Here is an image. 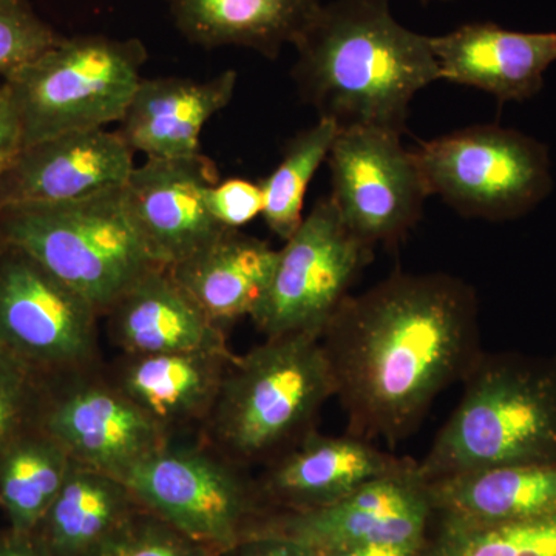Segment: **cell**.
Returning a JSON list of instances; mask_svg holds the SVG:
<instances>
[{
    "label": "cell",
    "instance_id": "obj_14",
    "mask_svg": "<svg viewBox=\"0 0 556 556\" xmlns=\"http://www.w3.org/2000/svg\"><path fill=\"white\" fill-rule=\"evenodd\" d=\"M218 182L204 155L148 159L124 185L131 217L164 268L185 262L225 232L208 212L206 193Z\"/></svg>",
    "mask_w": 556,
    "mask_h": 556
},
{
    "label": "cell",
    "instance_id": "obj_9",
    "mask_svg": "<svg viewBox=\"0 0 556 556\" xmlns=\"http://www.w3.org/2000/svg\"><path fill=\"white\" fill-rule=\"evenodd\" d=\"M100 313L22 249L0 252V348L40 378L101 367Z\"/></svg>",
    "mask_w": 556,
    "mask_h": 556
},
{
    "label": "cell",
    "instance_id": "obj_15",
    "mask_svg": "<svg viewBox=\"0 0 556 556\" xmlns=\"http://www.w3.org/2000/svg\"><path fill=\"white\" fill-rule=\"evenodd\" d=\"M134 150L119 131H68L20 149L0 174V203H61L124 188Z\"/></svg>",
    "mask_w": 556,
    "mask_h": 556
},
{
    "label": "cell",
    "instance_id": "obj_20",
    "mask_svg": "<svg viewBox=\"0 0 556 556\" xmlns=\"http://www.w3.org/2000/svg\"><path fill=\"white\" fill-rule=\"evenodd\" d=\"M105 317L123 354L229 351L226 328L203 313L167 268L142 277Z\"/></svg>",
    "mask_w": 556,
    "mask_h": 556
},
{
    "label": "cell",
    "instance_id": "obj_36",
    "mask_svg": "<svg viewBox=\"0 0 556 556\" xmlns=\"http://www.w3.org/2000/svg\"><path fill=\"white\" fill-rule=\"evenodd\" d=\"M2 203H0V214H2ZM3 244H5V241L2 239V233H0V252H2Z\"/></svg>",
    "mask_w": 556,
    "mask_h": 556
},
{
    "label": "cell",
    "instance_id": "obj_26",
    "mask_svg": "<svg viewBox=\"0 0 556 556\" xmlns=\"http://www.w3.org/2000/svg\"><path fill=\"white\" fill-rule=\"evenodd\" d=\"M339 130L332 121L318 118L313 127L289 139L280 163L262 182V215L278 239L287 241L302 225L306 190L328 159Z\"/></svg>",
    "mask_w": 556,
    "mask_h": 556
},
{
    "label": "cell",
    "instance_id": "obj_17",
    "mask_svg": "<svg viewBox=\"0 0 556 556\" xmlns=\"http://www.w3.org/2000/svg\"><path fill=\"white\" fill-rule=\"evenodd\" d=\"M236 354L232 351L123 354L112 382L155 424L169 442L201 434Z\"/></svg>",
    "mask_w": 556,
    "mask_h": 556
},
{
    "label": "cell",
    "instance_id": "obj_27",
    "mask_svg": "<svg viewBox=\"0 0 556 556\" xmlns=\"http://www.w3.org/2000/svg\"><path fill=\"white\" fill-rule=\"evenodd\" d=\"M420 556H556V514L497 525L441 519Z\"/></svg>",
    "mask_w": 556,
    "mask_h": 556
},
{
    "label": "cell",
    "instance_id": "obj_31",
    "mask_svg": "<svg viewBox=\"0 0 556 556\" xmlns=\"http://www.w3.org/2000/svg\"><path fill=\"white\" fill-rule=\"evenodd\" d=\"M212 217L225 229H240L263 212L262 185L249 179L230 178L215 182L206 193Z\"/></svg>",
    "mask_w": 556,
    "mask_h": 556
},
{
    "label": "cell",
    "instance_id": "obj_25",
    "mask_svg": "<svg viewBox=\"0 0 556 556\" xmlns=\"http://www.w3.org/2000/svg\"><path fill=\"white\" fill-rule=\"evenodd\" d=\"M73 460L39 427L0 453V507L16 533H35L56 500Z\"/></svg>",
    "mask_w": 556,
    "mask_h": 556
},
{
    "label": "cell",
    "instance_id": "obj_35",
    "mask_svg": "<svg viewBox=\"0 0 556 556\" xmlns=\"http://www.w3.org/2000/svg\"><path fill=\"white\" fill-rule=\"evenodd\" d=\"M0 556H50L36 533H16L10 530L0 536Z\"/></svg>",
    "mask_w": 556,
    "mask_h": 556
},
{
    "label": "cell",
    "instance_id": "obj_23",
    "mask_svg": "<svg viewBox=\"0 0 556 556\" xmlns=\"http://www.w3.org/2000/svg\"><path fill=\"white\" fill-rule=\"evenodd\" d=\"M318 0H170L181 35L204 49L236 46L276 60L316 16Z\"/></svg>",
    "mask_w": 556,
    "mask_h": 556
},
{
    "label": "cell",
    "instance_id": "obj_29",
    "mask_svg": "<svg viewBox=\"0 0 556 556\" xmlns=\"http://www.w3.org/2000/svg\"><path fill=\"white\" fill-rule=\"evenodd\" d=\"M46 379L0 348V453L38 427Z\"/></svg>",
    "mask_w": 556,
    "mask_h": 556
},
{
    "label": "cell",
    "instance_id": "obj_6",
    "mask_svg": "<svg viewBox=\"0 0 556 556\" xmlns=\"http://www.w3.org/2000/svg\"><path fill=\"white\" fill-rule=\"evenodd\" d=\"M148 50L138 39L62 38L38 60L7 76L21 149L68 131L119 123L141 80Z\"/></svg>",
    "mask_w": 556,
    "mask_h": 556
},
{
    "label": "cell",
    "instance_id": "obj_13",
    "mask_svg": "<svg viewBox=\"0 0 556 556\" xmlns=\"http://www.w3.org/2000/svg\"><path fill=\"white\" fill-rule=\"evenodd\" d=\"M433 515L427 482L416 466L376 479L329 506L262 519L254 532L280 533L321 555L358 544L426 540Z\"/></svg>",
    "mask_w": 556,
    "mask_h": 556
},
{
    "label": "cell",
    "instance_id": "obj_18",
    "mask_svg": "<svg viewBox=\"0 0 556 556\" xmlns=\"http://www.w3.org/2000/svg\"><path fill=\"white\" fill-rule=\"evenodd\" d=\"M428 39L441 79L484 90L501 102L535 97L556 62V31H511L477 22Z\"/></svg>",
    "mask_w": 556,
    "mask_h": 556
},
{
    "label": "cell",
    "instance_id": "obj_33",
    "mask_svg": "<svg viewBox=\"0 0 556 556\" xmlns=\"http://www.w3.org/2000/svg\"><path fill=\"white\" fill-rule=\"evenodd\" d=\"M21 149V130L16 110L7 87L0 86V174Z\"/></svg>",
    "mask_w": 556,
    "mask_h": 556
},
{
    "label": "cell",
    "instance_id": "obj_11",
    "mask_svg": "<svg viewBox=\"0 0 556 556\" xmlns=\"http://www.w3.org/2000/svg\"><path fill=\"white\" fill-rule=\"evenodd\" d=\"M401 137L354 127L339 130L329 150V199L348 230L372 249L404 239L430 195L415 153Z\"/></svg>",
    "mask_w": 556,
    "mask_h": 556
},
{
    "label": "cell",
    "instance_id": "obj_24",
    "mask_svg": "<svg viewBox=\"0 0 556 556\" xmlns=\"http://www.w3.org/2000/svg\"><path fill=\"white\" fill-rule=\"evenodd\" d=\"M139 508L126 482L73 463L35 533L50 556H89Z\"/></svg>",
    "mask_w": 556,
    "mask_h": 556
},
{
    "label": "cell",
    "instance_id": "obj_21",
    "mask_svg": "<svg viewBox=\"0 0 556 556\" xmlns=\"http://www.w3.org/2000/svg\"><path fill=\"white\" fill-rule=\"evenodd\" d=\"M278 260L266 241L228 229L185 262L167 268L211 320L226 328L252 317L265 299Z\"/></svg>",
    "mask_w": 556,
    "mask_h": 556
},
{
    "label": "cell",
    "instance_id": "obj_16",
    "mask_svg": "<svg viewBox=\"0 0 556 556\" xmlns=\"http://www.w3.org/2000/svg\"><path fill=\"white\" fill-rule=\"evenodd\" d=\"M416 466V460L383 452L367 439L324 437L316 430L265 466L257 485L263 501L287 511L311 510Z\"/></svg>",
    "mask_w": 556,
    "mask_h": 556
},
{
    "label": "cell",
    "instance_id": "obj_5",
    "mask_svg": "<svg viewBox=\"0 0 556 556\" xmlns=\"http://www.w3.org/2000/svg\"><path fill=\"white\" fill-rule=\"evenodd\" d=\"M0 233L89 300L101 317L142 277L164 268L131 217L123 188L61 203L9 204Z\"/></svg>",
    "mask_w": 556,
    "mask_h": 556
},
{
    "label": "cell",
    "instance_id": "obj_34",
    "mask_svg": "<svg viewBox=\"0 0 556 556\" xmlns=\"http://www.w3.org/2000/svg\"><path fill=\"white\" fill-rule=\"evenodd\" d=\"M426 540L387 541V543L358 544V546L338 548L320 556H420Z\"/></svg>",
    "mask_w": 556,
    "mask_h": 556
},
{
    "label": "cell",
    "instance_id": "obj_28",
    "mask_svg": "<svg viewBox=\"0 0 556 556\" xmlns=\"http://www.w3.org/2000/svg\"><path fill=\"white\" fill-rule=\"evenodd\" d=\"M89 556H217L146 510L135 511L91 551Z\"/></svg>",
    "mask_w": 556,
    "mask_h": 556
},
{
    "label": "cell",
    "instance_id": "obj_22",
    "mask_svg": "<svg viewBox=\"0 0 556 556\" xmlns=\"http://www.w3.org/2000/svg\"><path fill=\"white\" fill-rule=\"evenodd\" d=\"M427 485L444 521L497 525L556 514V460L485 468Z\"/></svg>",
    "mask_w": 556,
    "mask_h": 556
},
{
    "label": "cell",
    "instance_id": "obj_8",
    "mask_svg": "<svg viewBox=\"0 0 556 556\" xmlns=\"http://www.w3.org/2000/svg\"><path fill=\"white\" fill-rule=\"evenodd\" d=\"M413 153L430 195L464 217H522L554 186L547 146L492 124L420 142Z\"/></svg>",
    "mask_w": 556,
    "mask_h": 556
},
{
    "label": "cell",
    "instance_id": "obj_32",
    "mask_svg": "<svg viewBox=\"0 0 556 556\" xmlns=\"http://www.w3.org/2000/svg\"><path fill=\"white\" fill-rule=\"evenodd\" d=\"M228 556H320L313 547L274 532H254L226 554Z\"/></svg>",
    "mask_w": 556,
    "mask_h": 556
},
{
    "label": "cell",
    "instance_id": "obj_10",
    "mask_svg": "<svg viewBox=\"0 0 556 556\" xmlns=\"http://www.w3.org/2000/svg\"><path fill=\"white\" fill-rule=\"evenodd\" d=\"M375 249L354 237L329 197L317 200L278 260L265 299L251 320L265 338L321 336Z\"/></svg>",
    "mask_w": 556,
    "mask_h": 556
},
{
    "label": "cell",
    "instance_id": "obj_1",
    "mask_svg": "<svg viewBox=\"0 0 556 556\" xmlns=\"http://www.w3.org/2000/svg\"><path fill=\"white\" fill-rule=\"evenodd\" d=\"M348 433L390 447L477 364L478 299L444 273H394L348 295L321 331Z\"/></svg>",
    "mask_w": 556,
    "mask_h": 556
},
{
    "label": "cell",
    "instance_id": "obj_19",
    "mask_svg": "<svg viewBox=\"0 0 556 556\" xmlns=\"http://www.w3.org/2000/svg\"><path fill=\"white\" fill-rule=\"evenodd\" d=\"M236 87L233 70L206 80L141 79L119 121L121 137L148 159L200 155L201 131L228 108Z\"/></svg>",
    "mask_w": 556,
    "mask_h": 556
},
{
    "label": "cell",
    "instance_id": "obj_2",
    "mask_svg": "<svg viewBox=\"0 0 556 556\" xmlns=\"http://www.w3.org/2000/svg\"><path fill=\"white\" fill-rule=\"evenodd\" d=\"M292 46L300 94L340 130L404 134L417 91L441 79L428 36L402 27L388 0L321 5Z\"/></svg>",
    "mask_w": 556,
    "mask_h": 556
},
{
    "label": "cell",
    "instance_id": "obj_12",
    "mask_svg": "<svg viewBox=\"0 0 556 556\" xmlns=\"http://www.w3.org/2000/svg\"><path fill=\"white\" fill-rule=\"evenodd\" d=\"M38 427L73 463L119 479L169 444L101 367L46 379Z\"/></svg>",
    "mask_w": 556,
    "mask_h": 556
},
{
    "label": "cell",
    "instance_id": "obj_7",
    "mask_svg": "<svg viewBox=\"0 0 556 556\" xmlns=\"http://www.w3.org/2000/svg\"><path fill=\"white\" fill-rule=\"evenodd\" d=\"M121 481L141 507L217 556L239 546L262 521L257 481L203 441L169 442Z\"/></svg>",
    "mask_w": 556,
    "mask_h": 556
},
{
    "label": "cell",
    "instance_id": "obj_3",
    "mask_svg": "<svg viewBox=\"0 0 556 556\" xmlns=\"http://www.w3.org/2000/svg\"><path fill=\"white\" fill-rule=\"evenodd\" d=\"M464 396L417 473L431 484L456 475L556 460V358L482 353Z\"/></svg>",
    "mask_w": 556,
    "mask_h": 556
},
{
    "label": "cell",
    "instance_id": "obj_30",
    "mask_svg": "<svg viewBox=\"0 0 556 556\" xmlns=\"http://www.w3.org/2000/svg\"><path fill=\"white\" fill-rule=\"evenodd\" d=\"M64 36L40 20L27 0H0V75L3 78L38 60Z\"/></svg>",
    "mask_w": 556,
    "mask_h": 556
},
{
    "label": "cell",
    "instance_id": "obj_4",
    "mask_svg": "<svg viewBox=\"0 0 556 556\" xmlns=\"http://www.w3.org/2000/svg\"><path fill=\"white\" fill-rule=\"evenodd\" d=\"M334 382L320 338H266L226 372L200 441L243 467L268 466L316 431Z\"/></svg>",
    "mask_w": 556,
    "mask_h": 556
}]
</instances>
